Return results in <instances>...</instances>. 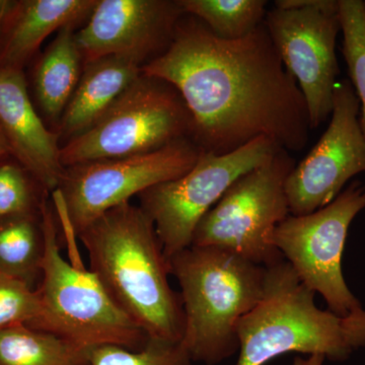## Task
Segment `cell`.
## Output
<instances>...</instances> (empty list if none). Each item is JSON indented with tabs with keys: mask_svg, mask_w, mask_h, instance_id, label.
<instances>
[{
	"mask_svg": "<svg viewBox=\"0 0 365 365\" xmlns=\"http://www.w3.org/2000/svg\"><path fill=\"white\" fill-rule=\"evenodd\" d=\"M141 71L181 95L191 115V140L203 153L227 155L261 136L289 153L309 143L306 100L265 23L227 41L198 19L182 16L167 51Z\"/></svg>",
	"mask_w": 365,
	"mask_h": 365,
	"instance_id": "cell-1",
	"label": "cell"
},
{
	"mask_svg": "<svg viewBox=\"0 0 365 365\" xmlns=\"http://www.w3.org/2000/svg\"><path fill=\"white\" fill-rule=\"evenodd\" d=\"M90 270L148 339L181 342L184 313L150 216L130 202L107 211L78 235Z\"/></svg>",
	"mask_w": 365,
	"mask_h": 365,
	"instance_id": "cell-2",
	"label": "cell"
},
{
	"mask_svg": "<svg viewBox=\"0 0 365 365\" xmlns=\"http://www.w3.org/2000/svg\"><path fill=\"white\" fill-rule=\"evenodd\" d=\"M181 287V344L192 361L222 364L239 352V326L259 304L266 267L217 247L190 246L170 257Z\"/></svg>",
	"mask_w": 365,
	"mask_h": 365,
	"instance_id": "cell-3",
	"label": "cell"
},
{
	"mask_svg": "<svg viewBox=\"0 0 365 365\" xmlns=\"http://www.w3.org/2000/svg\"><path fill=\"white\" fill-rule=\"evenodd\" d=\"M314 294L287 261L266 268L262 299L240 323L237 365H264L289 352L342 361L364 347L356 311H323Z\"/></svg>",
	"mask_w": 365,
	"mask_h": 365,
	"instance_id": "cell-4",
	"label": "cell"
},
{
	"mask_svg": "<svg viewBox=\"0 0 365 365\" xmlns=\"http://www.w3.org/2000/svg\"><path fill=\"white\" fill-rule=\"evenodd\" d=\"M45 252L37 292L40 316L33 328L51 333L83 351L105 345L143 348L146 334L118 307L90 269L62 256L58 218L49 194L40 207Z\"/></svg>",
	"mask_w": 365,
	"mask_h": 365,
	"instance_id": "cell-5",
	"label": "cell"
},
{
	"mask_svg": "<svg viewBox=\"0 0 365 365\" xmlns=\"http://www.w3.org/2000/svg\"><path fill=\"white\" fill-rule=\"evenodd\" d=\"M188 108L176 88L141 74L104 116L61 148L64 168L131 157L191 139Z\"/></svg>",
	"mask_w": 365,
	"mask_h": 365,
	"instance_id": "cell-6",
	"label": "cell"
},
{
	"mask_svg": "<svg viewBox=\"0 0 365 365\" xmlns=\"http://www.w3.org/2000/svg\"><path fill=\"white\" fill-rule=\"evenodd\" d=\"M294 167L289 151L279 148L239 178L198 223L192 245L227 250L266 268L284 260L272 237L290 215L285 184Z\"/></svg>",
	"mask_w": 365,
	"mask_h": 365,
	"instance_id": "cell-7",
	"label": "cell"
},
{
	"mask_svg": "<svg viewBox=\"0 0 365 365\" xmlns=\"http://www.w3.org/2000/svg\"><path fill=\"white\" fill-rule=\"evenodd\" d=\"M201 153L191 139L182 138L151 153L66 168L51 193L57 218L78 237L107 211L186 174Z\"/></svg>",
	"mask_w": 365,
	"mask_h": 365,
	"instance_id": "cell-8",
	"label": "cell"
},
{
	"mask_svg": "<svg viewBox=\"0 0 365 365\" xmlns=\"http://www.w3.org/2000/svg\"><path fill=\"white\" fill-rule=\"evenodd\" d=\"M279 148L272 139L261 136L227 155L202 151L186 174L141 193L140 207L153 220L167 260L192 246L198 223L239 178L267 162Z\"/></svg>",
	"mask_w": 365,
	"mask_h": 365,
	"instance_id": "cell-9",
	"label": "cell"
},
{
	"mask_svg": "<svg viewBox=\"0 0 365 365\" xmlns=\"http://www.w3.org/2000/svg\"><path fill=\"white\" fill-rule=\"evenodd\" d=\"M364 208L365 182H353L325 207L307 215L287 216L273 232V245L283 259L338 316L361 309L346 284L342 257L350 225Z\"/></svg>",
	"mask_w": 365,
	"mask_h": 365,
	"instance_id": "cell-10",
	"label": "cell"
},
{
	"mask_svg": "<svg viewBox=\"0 0 365 365\" xmlns=\"http://www.w3.org/2000/svg\"><path fill=\"white\" fill-rule=\"evenodd\" d=\"M264 23L304 95L312 130L318 128L332 114L339 74V0H277Z\"/></svg>",
	"mask_w": 365,
	"mask_h": 365,
	"instance_id": "cell-11",
	"label": "cell"
},
{
	"mask_svg": "<svg viewBox=\"0 0 365 365\" xmlns=\"http://www.w3.org/2000/svg\"><path fill=\"white\" fill-rule=\"evenodd\" d=\"M359 113V98L351 81H338L328 128L287 178L290 215H307L325 207L337 198L346 182L365 173Z\"/></svg>",
	"mask_w": 365,
	"mask_h": 365,
	"instance_id": "cell-12",
	"label": "cell"
},
{
	"mask_svg": "<svg viewBox=\"0 0 365 365\" xmlns=\"http://www.w3.org/2000/svg\"><path fill=\"white\" fill-rule=\"evenodd\" d=\"M184 14L172 0H98L76 34L83 66L108 56L145 66L167 51Z\"/></svg>",
	"mask_w": 365,
	"mask_h": 365,
	"instance_id": "cell-13",
	"label": "cell"
},
{
	"mask_svg": "<svg viewBox=\"0 0 365 365\" xmlns=\"http://www.w3.org/2000/svg\"><path fill=\"white\" fill-rule=\"evenodd\" d=\"M0 130L11 153L46 192L59 188L66 172L59 135L34 108L21 69L0 66Z\"/></svg>",
	"mask_w": 365,
	"mask_h": 365,
	"instance_id": "cell-14",
	"label": "cell"
},
{
	"mask_svg": "<svg viewBox=\"0 0 365 365\" xmlns=\"http://www.w3.org/2000/svg\"><path fill=\"white\" fill-rule=\"evenodd\" d=\"M141 68L136 62L117 56L86 63L76 91L60 119L59 138L69 141L97 123L140 78Z\"/></svg>",
	"mask_w": 365,
	"mask_h": 365,
	"instance_id": "cell-15",
	"label": "cell"
},
{
	"mask_svg": "<svg viewBox=\"0 0 365 365\" xmlns=\"http://www.w3.org/2000/svg\"><path fill=\"white\" fill-rule=\"evenodd\" d=\"M98 0H24L1 34L0 66L23 68L51 34L90 18Z\"/></svg>",
	"mask_w": 365,
	"mask_h": 365,
	"instance_id": "cell-16",
	"label": "cell"
},
{
	"mask_svg": "<svg viewBox=\"0 0 365 365\" xmlns=\"http://www.w3.org/2000/svg\"><path fill=\"white\" fill-rule=\"evenodd\" d=\"M74 26L60 30L36 66L34 88L43 113L60 122L83 74V60Z\"/></svg>",
	"mask_w": 365,
	"mask_h": 365,
	"instance_id": "cell-17",
	"label": "cell"
},
{
	"mask_svg": "<svg viewBox=\"0 0 365 365\" xmlns=\"http://www.w3.org/2000/svg\"><path fill=\"white\" fill-rule=\"evenodd\" d=\"M0 365H91L88 352L33 327L0 331Z\"/></svg>",
	"mask_w": 365,
	"mask_h": 365,
	"instance_id": "cell-18",
	"label": "cell"
},
{
	"mask_svg": "<svg viewBox=\"0 0 365 365\" xmlns=\"http://www.w3.org/2000/svg\"><path fill=\"white\" fill-rule=\"evenodd\" d=\"M44 252L40 213L0 220V273L34 287L41 278Z\"/></svg>",
	"mask_w": 365,
	"mask_h": 365,
	"instance_id": "cell-19",
	"label": "cell"
},
{
	"mask_svg": "<svg viewBox=\"0 0 365 365\" xmlns=\"http://www.w3.org/2000/svg\"><path fill=\"white\" fill-rule=\"evenodd\" d=\"M185 14L202 21L223 40H239L265 21V0H179Z\"/></svg>",
	"mask_w": 365,
	"mask_h": 365,
	"instance_id": "cell-20",
	"label": "cell"
},
{
	"mask_svg": "<svg viewBox=\"0 0 365 365\" xmlns=\"http://www.w3.org/2000/svg\"><path fill=\"white\" fill-rule=\"evenodd\" d=\"M343 55L360 102L359 123L365 138V16L361 0H339Z\"/></svg>",
	"mask_w": 365,
	"mask_h": 365,
	"instance_id": "cell-21",
	"label": "cell"
},
{
	"mask_svg": "<svg viewBox=\"0 0 365 365\" xmlns=\"http://www.w3.org/2000/svg\"><path fill=\"white\" fill-rule=\"evenodd\" d=\"M91 365H192L181 342L148 339L138 350L105 345L88 351Z\"/></svg>",
	"mask_w": 365,
	"mask_h": 365,
	"instance_id": "cell-22",
	"label": "cell"
},
{
	"mask_svg": "<svg viewBox=\"0 0 365 365\" xmlns=\"http://www.w3.org/2000/svg\"><path fill=\"white\" fill-rule=\"evenodd\" d=\"M21 165H0V220L18 216L39 215L41 203L48 192Z\"/></svg>",
	"mask_w": 365,
	"mask_h": 365,
	"instance_id": "cell-23",
	"label": "cell"
},
{
	"mask_svg": "<svg viewBox=\"0 0 365 365\" xmlns=\"http://www.w3.org/2000/svg\"><path fill=\"white\" fill-rule=\"evenodd\" d=\"M37 289L25 281L0 273V331L35 325L40 316Z\"/></svg>",
	"mask_w": 365,
	"mask_h": 365,
	"instance_id": "cell-24",
	"label": "cell"
},
{
	"mask_svg": "<svg viewBox=\"0 0 365 365\" xmlns=\"http://www.w3.org/2000/svg\"><path fill=\"white\" fill-rule=\"evenodd\" d=\"M20 1L14 0H0V35L6 31L7 26L18 11Z\"/></svg>",
	"mask_w": 365,
	"mask_h": 365,
	"instance_id": "cell-25",
	"label": "cell"
},
{
	"mask_svg": "<svg viewBox=\"0 0 365 365\" xmlns=\"http://www.w3.org/2000/svg\"><path fill=\"white\" fill-rule=\"evenodd\" d=\"M9 153H11V148H9L6 137H4L1 130H0V158L4 157V155Z\"/></svg>",
	"mask_w": 365,
	"mask_h": 365,
	"instance_id": "cell-26",
	"label": "cell"
},
{
	"mask_svg": "<svg viewBox=\"0 0 365 365\" xmlns=\"http://www.w3.org/2000/svg\"><path fill=\"white\" fill-rule=\"evenodd\" d=\"M362 4H364V16H365V1H362Z\"/></svg>",
	"mask_w": 365,
	"mask_h": 365,
	"instance_id": "cell-27",
	"label": "cell"
}]
</instances>
